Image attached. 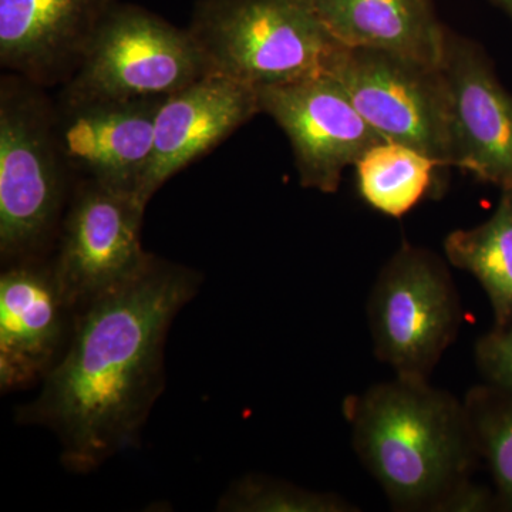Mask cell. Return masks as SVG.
Segmentation results:
<instances>
[{
	"instance_id": "cell-13",
	"label": "cell",
	"mask_w": 512,
	"mask_h": 512,
	"mask_svg": "<svg viewBox=\"0 0 512 512\" xmlns=\"http://www.w3.org/2000/svg\"><path fill=\"white\" fill-rule=\"evenodd\" d=\"M259 113L258 90L220 74H207L165 97L157 114L153 160L138 200L147 207L168 180Z\"/></svg>"
},
{
	"instance_id": "cell-3",
	"label": "cell",
	"mask_w": 512,
	"mask_h": 512,
	"mask_svg": "<svg viewBox=\"0 0 512 512\" xmlns=\"http://www.w3.org/2000/svg\"><path fill=\"white\" fill-rule=\"evenodd\" d=\"M18 74L0 80V258H45L56 244L73 175L57 143L55 103Z\"/></svg>"
},
{
	"instance_id": "cell-17",
	"label": "cell",
	"mask_w": 512,
	"mask_h": 512,
	"mask_svg": "<svg viewBox=\"0 0 512 512\" xmlns=\"http://www.w3.org/2000/svg\"><path fill=\"white\" fill-rule=\"evenodd\" d=\"M356 188L372 210L400 220L429 197H439L441 170L426 154L383 140L356 161Z\"/></svg>"
},
{
	"instance_id": "cell-18",
	"label": "cell",
	"mask_w": 512,
	"mask_h": 512,
	"mask_svg": "<svg viewBox=\"0 0 512 512\" xmlns=\"http://www.w3.org/2000/svg\"><path fill=\"white\" fill-rule=\"evenodd\" d=\"M463 402L497 505L512 511V393L484 382L471 387Z\"/></svg>"
},
{
	"instance_id": "cell-19",
	"label": "cell",
	"mask_w": 512,
	"mask_h": 512,
	"mask_svg": "<svg viewBox=\"0 0 512 512\" xmlns=\"http://www.w3.org/2000/svg\"><path fill=\"white\" fill-rule=\"evenodd\" d=\"M222 512H359L356 504L336 493L309 490L264 476L247 474L229 485L217 503Z\"/></svg>"
},
{
	"instance_id": "cell-7",
	"label": "cell",
	"mask_w": 512,
	"mask_h": 512,
	"mask_svg": "<svg viewBox=\"0 0 512 512\" xmlns=\"http://www.w3.org/2000/svg\"><path fill=\"white\" fill-rule=\"evenodd\" d=\"M384 140L451 167L448 97L440 66L367 47L340 46L328 69Z\"/></svg>"
},
{
	"instance_id": "cell-20",
	"label": "cell",
	"mask_w": 512,
	"mask_h": 512,
	"mask_svg": "<svg viewBox=\"0 0 512 512\" xmlns=\"http://www.w3.org/2000/svg\"><path fill=\"white\" fill-rule=\"evenodd\" d=\"M474 360L484 382L512 393V325L481 336L474 346Z\"/></svg>"
},
{
	"instance_id": "cell-9",
	"label": "cell",
	"mask_w": 512,
	"mask_h": 512,
	"mask_svg": "<svg viewBox=\"0 0 512 512\" xmlns=\"http://www.w3.org/2000/svg\"><path fill=\"white\" fill-rule=\"evenodd\" d=\"M258 96L262 113L288 137L303 188L335 194L346 168L384 140L328 72L262 87Z\"/></svg>"
},
{
	"instance_id": "cell-21",
	"label": "cell",
	"mask_w": 512,
	"mask_h": 512,
	"mask_svg": "<svg viewBox=\"0 0 512 512\" xmlns=\"http://www.w3.org/2000/svg\"><path fill=\"white\" fill-rule=\"evenodd\" d=\"M491 2L503 10L505 15L508 16V19H510L512 23V0H491Z\"/></svg>"
},
{
	"instance_id": "cell-10",
	"label": "cell",
	"mask_w": 512,
	"mask_h": 512,
	"mask_svg": "<svg viewBox=\"0 0 512 512\" xmlns=\"http://www.w3.org/2000/svg\"><path fill=\"white\" fill-rule=\"evenodd\" d=\"M440 67L447 87L451 167L512 192V93L483 47L450 29Z\"/></svg>"
},
{
	"instance_id": "cell-1",
	"label": "cell",
	"mask_w": 512,
	"mask_h": 512,
	"mask_svg": "<svg viewBox=\"0 0 512 512\" xmlns=\"http://www.w3.org/2000/svg\"><path fill=\"white\" fill-rule=\"evenodd\" d=\"M201 284L195 269L151 255L131 281L76 312L62 357L16 421L52 431L74 474L137 447L165 389L168 330Z\"/></svg>"
},
{
	"instance_id": "cell-8",
	"label": "cell",
	"mask_w": 512,
	"mask_h": 512,
	"mask_svg": "<svg viewBox=\"0 0 512 512\" xmlns=\"http://www.w3.org/2000/svg\"><path fill=\"white\" fill-rule=\"evenodd\" d=\"M146 208L134 195L96 181L73 185L52 264L74 312L127 284L150 261L141 245Z\"/></svg>"
},
{
	"instance_id": "cell-16",
	"label": "cell",
	"mask_w": 512,
	"mask_h": 512,
	"mask_svg": "<svg viewBox=\"0 0 512 512\" xmlns=\"http://www.w3.org/2000/svg\"><path fill=\"white\" fill-rule=\"evenodd\" d=\"M448 264L467 272L481 285L494 328L512 325V192H501L493 214L473 228L454 229L444 238Z\"/></svg>"
},
{
	"instance_id": "cell-6",
	"label": "cell",
	"mask_w": 512,
	"mask_h": 512,
	"mask_svg": "<svg viewBox=\"0 0 512 512\" xmlns=\"http://www.w3.org/2000/svg\"><path fill=\"white\" fill-rule=\"evenodd\" d=\"M210 74L190 30L128 3L101 20L79 66L62 84L66 100L170 96Z\"/></svg>"
},
{
	"instance_id": "cell-15",
	"label": "cell",
	"mask_w": 512,
	"mask_h": 512,
	"mask_svg": "<svg viewBox=\"0 0 512 512\" xmlns=\"http://www.w3.org/2000/svg\"><path fill=\"white\" fill-rule=\"evenodd\" d=\"M343 47H367L440 66L446 26L433 0H309Z\"/></svg>"
},
{
	"instance_id": "cell-12",
	"label": "cell",
	"mask_w": 512,
	"mask_h": 512,
	"mask_svg": "<svg viewBox=\"0 0 512 512\" xmlns=\"http://www.w3.org/2000/svg\"><path fill=\"white\" fill-rule=\"evenodd\" d=\"M0 275V390L42 383L62 357L76 312L64 298L52 259L3 266Z\"/></svg>"
},
{
	"instance_id": "cell-5",
	"label": "cell",
	"mask_w": 512,
	"mask_h": 512,
	"mask_svg": "<svg viewBox=\"0 0 512 512\" xmlns=\"http://www.w3.org/2000/svg\"><path fill=\"white\" fill-rule=\"evenodd\" d=\"M366 316L376 359L394 376L430 380L464 322L447 259L404 241L377 274Z\"/></svg>"
},
{
	"instance_id": "cell-2",
	"label": "cell",
	"mask_w": 512,
	"mask_h": 512,
	"mask_svg": "<svg viewBox=\"0 0 512 512\" xmlns=\"http://www.w3.org/2000/svg\"><path fill=\"white\" fill-rule=\"evenodd\" d=\"M353 451L394 511L484 512L495 494L474 481L480 456L466 406L430 380L394 376L342 403Z\"/></svg>"
},
{
	"instance_id": "cell-4",
	"label": "cell",
	"mask_w": 512,
	"mask_h": 512,
	"mask_svg": "<svg viewBox=\"0 0 512 512\" xmlns=\"http://www.w3.org/2000/svg\"><path fill=\"white\" fill-rule=\"evenodd\" d=\"M187 29L208 72L256 90L328 72L340 47L309 0H198Z\"/></svg>"
},
{
	"instance_id": "cell-14",
	"label": "cell",
	"mask_w": 512,
	"mask_h": 512,
	"mask_svg": "<svg viewBox=\"0 0 512 512\" xmlns=\"http://www.w3.org/2000/svg\"><path fill=\"white\" fill-rule=\"evenodd\" d=\"M121 0H0V64L40 87L72 77L90 39Z\"/></svg>"
},
{
	"instance_id": "cell-11",
	"label": "cell",
	"mask_w": 512,
	"mask_h": 512,
	"mask_svg": "<svg viewBox=\"0 0 512 512\" xmlns=\"http://www.w3.org/2000/svg\"><path fill=\"white\" fill-rule=\"evenodd\" d=\"M165 97L123 100L57 97V143L73 177L96 181L134 195L138 200L153 160L157 114Z\"/></svg>"
}]
</instances>
